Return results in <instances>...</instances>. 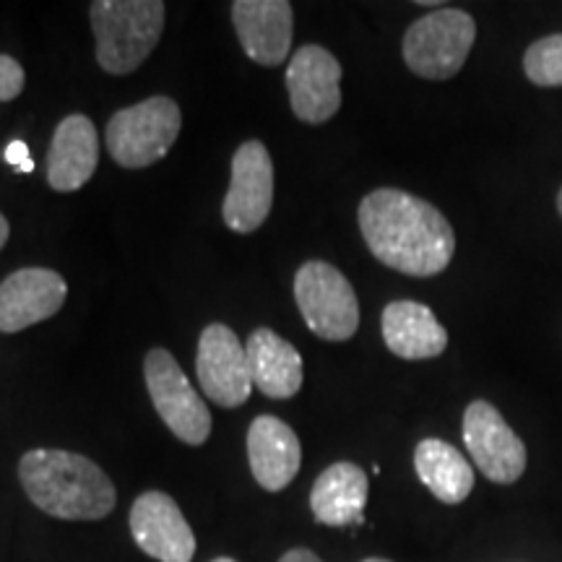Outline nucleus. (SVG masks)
Wrapping results in <instances>:
<instances>
[{"label":"nucleus","instance_id":"39448f33","mask_svg":"<svg viewBox=\"0 0 562 562\" xmlns=\"http://www.w3.org/2000/svg\"><path fill=\"white\" fill-rule=\"evenodd\" d=\"M476 40V24L467 11L442 5L414 21L404 34V60L414 76L448 81L463 68Z\"/></svg>","mask_w":562,"mask_h":562},{"label":"nucleus","instance_id":"4be33fe9","mask_svg":"<svg viewBox=\"0 0 562 562\" xmlns=\"http://www.w3.org/2000/svg\"><path fill=\"white\" fill-rule=\"evenodd\" d=\"M26 74L21 63L0 53V102H13L24 91Z\"/></svg>","mask_w":562,"mask_h":562},{"label":"nucleus","instance_id":"20e7f679","mask_svg":"<svg viewBox=\"0 0 562 562\" xmlns=\"http://www.w3.org/2000/svg\"><path fill=\"white\" fill-rule=\"evenodd\" d=\"M182 115L172 97L157 94L117 110L110 117L104 140L110 157L125 170H144L170 154L180 136Z\"/></svg>","mask_w":562,"mask_h":562},{"label":"nucleus","instance_id":"aec40b11","mask_svg":"<svg viewBox=\"0 0 562 562\" xmlns=\"http://www.w3.org/2000/svg\"><path fill=\"white\" fill-rule=\"evenodd\" d=\"M414 469L419 482L446 505H459L472 495L474 469L451 442L427 438L414 448Z\"/></svg>","mask_w":562,"mask_h":562},{"label":"nucleus","instance_id":"4468645a","mask_svg":"<svg viewBox=\"0 0 562 562\" xmlns=\"http://www.w3.org/2000/svg\"><path fill=\"white\" fill-rule=\"evenodd\" d=\"M232 24L245 55L263 68H277L292 50L294 13L286 0H235Z\"/></svg>","mask_w":562,"mask_h":562},{"label":"nucleus","instance_id":"cd10ccee","mask_svg":"<svg viewBox=\"0 0 562 562\" xmlns=\"http://www.w3.org/2000/svg\"><path fill=\"white\" fill-rule=\"evenodd\" d=\"M211 562H237V560H232V558H216V560H211Z\"/></svg>","mask_w":562,"mask_h":562},{"label":"nucleus","instance_id":"b1692460","mask_svg":"<svg viewBox=\"0 0 562 562\" xmlns=\"http://www.w3.org/2000/svg\"><path fill=\"white\" fill-rule=\"evenodd\" d=\"M279 562H323V560L315 552L305 550V547H297V550H290V552L281 554Z\"/></svg>","mask_w":562,"mask_h":562},{"label":"nucleus","instance_id":"7ed1b4c3","mask_svg":"<svg viewBox=\"0 0 562 562\" xmlns=\"http://www.w3.org/2000/svg\"><path fill=\"white\" fill-rule=\"evenodd\" d=\"M159 0H97L89 5L97 63L104 74L128 76L144 66L165 30Z\"/></svg>","mask_w":562,"mask_h":562},{"label":"nucleus","instance_id":"2eb2a0df","mask_svg":"<svg viewBox=\"0 0 562 562\" xmlns=\"http://www.w3.org/2000/svg\"><path fill=\"white\" fill-rule=\"evenodd\" d=\"M100 165V138L87 115L63 117L47 149V186L58 193H76L94 178Z\"/></svg>","mask_w":562,"mask_h":562},{"label":"nucleus","instance_id":"ddd939ff","mask_svg":"<svg viewBox=\"0 0 562 562\" xmlns=\"http://www.w3.org/2000/svg\"><path fill=\"white\" fill-rule=\"evenodd\" d=\"M68 297V284L58 271L26 266L0 281V334H19L24 328L53 318Z\"/></svg>","mask_w":562,"mask_h":562},{"label":"nucleus","instance_id":"dca6fc26","mask_svg":"<svg viewBox=\"0 0 562 562\" xmlns=\"http://www.w3.org/2000/svg\"><path fill=\"white\" fill-rule=\"evenodd\" d=\"M248 461L252 476L266 492H281L300 474V438L284 419L261 414L248 430Z\"/></svg>","mask_w":562,"mask_h":562},{"label":"nucleus","instance_id":"bb28decb","mask_svg":"<svg viewBox=\"0 0 562 562\" xmlns=\"http://www.w3.org/2000/svg\"><path fill=\"white\" fill-rule=\"evenodd\" d=\"M362 562H391V560H383V558H368V560H362Z\"/></svg>","mask_w":562,"mask_h":562},{"label":"nucleus","instance_id":"0eeeda50","mask_svg":"<svg viewBox=\"0 0 562 562\" xmlns=\"http://www.w3.org/2000/svg\"><path fill=\"white\" fill-rule=\"evenodd\" d=\"M144 378L154 409L170 427L175 438L193 448L203 446L211 435V412L188 381L172 351L161 347L149 349L144 360Z\"/></svg>","mask_w":562,"mask_h":562},{"label":"nucleus","instance_id":"423d86ee","mask_svg":"<svg viewBox=\"0 0 562 562\" xmlns=\"http://www.w3.org/2000/svg\"><path fill=\"white\" fill-rule=\"evenodd\" d=\"M302 321L323 341H347L360 328V302L347 277L326 261H307L294 273Z\"/></svg>","mask_w":562,"mask_h":562},{"label":"nucleus","instance_id":"5701e85b","mask_svg":"<svg viewBox=\"0 0 562 562\" xmlns=\"http://www.w3.org/2000/svg\"><path fill=\"white\" fill-rule=\"evenodd\" d=\"M5 161L21 175L34 172V159L30 157V146H26L24 140H11V144L5 146Z\"/></svg>","mask_w":562,"mask_h":562},{"label":"nucleus","instance_id":"a211bd4d","mask_svg":"<svg viewBox=\"0 0 562 562\" xmlns=\"http://www.w3.org/2000/svg\"><path fill=\"white\" fill-rule=\"evenodd\" d=\"M383 341L402 360H432L448 347V331L427 305L414 300L389 302L381 318Z\"/></svg>","mask_w":562,"mask_h":562},{"label":"nucleus","instance_id":"f8f14e48","mask_svg":"<svg viewBox=\"0 0 562 562\" xmlns=\"http://www.w3.org/2000/svg\"><path fill=\"white\" fill-rule=\"evenodd\" d=\"M131 533L138 550L159 562H193L195 533L167 492L149 490L131 508Z\"/></svg>","mask_w":562,"mask_h":562},{"label":"nucleus","instance_id":"f3484780","mask_svg":"<svg viewBox=\"0 0 562 562\" xmlns=\"http://www.w3.org/2000/svg\"><path fill=\"white\" fill-rule=\"evenodd\" d=\"M370 497V482L364 469L351 461L331 463L321 472L311 490V510L315 521L331 529H347L364 521V505Z\"/></svg>","mask_w":562,"mask_h":562},{"label":"nucleus","instance_id":"9d476101","mask_svg":"<svg viewBox=\"0 0 562 562\" xmlns=\"http://www.w3.org/2000/svg\"><path fill=\"white\" fill-rule=\"evenodd\" d=\"M195 372H199L203 393L216 406L237 409L250 398L252 378L248 351H245L240 336L224 323H211L201 331Z\"/></svg>","mask_w":562,"mask_h":562},{"label":"nucleus","instance_id":"6ab92c4d","mask_svg":"<svg viewBox=\"0 0 562 562\" xmlns=\"http://www.w3.org/2000/svg\"><path fill=\"white\" fill-rule=\"evenodd\" d=\"M245 351H248L252 385L263 396L284 402V398H292L302 389L305 368H302L300 351L286 339H281L277 331L256 328L248 336Z\"/></svg>","mask_w":562,"mask_h":562},{"label":"nucleus","instance_id":"a878e982","mask_svg":"<svg viewBox=\"0 0 562 562\" xmlns=\"http://www.w3.org/2000/svg\"><path fill=\"white\" fill-rule=\"evenodd\" d=\"M558 211H560V216H562V188H560V193H558Z\"/></svg>","mask_w":562,"mask_h":562},{"label":"nucleus","instance_id":"1a4fd4ad","mask_svg":"<svg viewBox=\"0 0 562 562\" xmlns=\"http://www.w3.org/2000/svg\"><path fill=\"white\" fill-rule=\"evenodd\" d=\"M273 206V161L261 140H245L232 157L229 191L222 220L237 235H250L269 220Z\"/></svg>","mask_w":562,"mask_h":562},{"label":"nucleus","instance_id":"393cba45","mask_svg":"<svg viewBox=\"0 0 562 562\" xmlns=\"http://www.w3.org/2000/svg\"><path fill=\"white\" fill-rule=\"evenodd\" d=\"M9 237H11V224L3 214H0V250H3V245L9 243Z\"/></svg>","mask_w":562,"mask_h":562},{"label":"nucleus","instance_id":"f03ea898","mask_svg":"<svg viewBox=\"0 0 562 562\" xmlns=\"http://www.w3.org/2000/svg\"><path fill=\"white\" fill-rule=\"evenodd\" d=\"M19 482L42 513L60 521H102L117 503L115 484L94 461L60 448L21 456Z\"/></svg>","mask_w":562,"mask_h":562},{"label":"nucleus","instance_id":"9b49d317","mask_svg":"<svg viewBox=\"0 0 562 562\" xmlns=\"http://www.w3.org/2000/svg\"><path fill=\"white\" fill-rule=\"evenodd\" d=\"M286 91L297 121L328 123L341 108V63L326 47L302 45L286 66Z\"/></svg>","mask_w":562,"mask_h":562},{"label":"nucleus","instance_id":"412c9836","mask_svg":"<svg viewBox=\"0 0 562 562\" xmlns=\"http://www.w3.org/2000/svg\"><path fill=\"white\" fill-rule=\"evenodd\" d=\"M524 74L537 87H562V34L531 42L524 53Z\"/></svg>","mask_w":562,"mask_h":562},{"label":"nucleus","instance_id":"f257e3e1","mask_svg":"<svg viewBox=\"0 0 562 562\" xmlns=\"http://www.w3.org/2000/svg\"><path fill=\"white\" fill-rule=\"evenodd\" d=\"M357 222L372 256L406 277H438L456 252L451 222L432 203L396 188L364 195Z\"/></svg>","mask_w":562,"mask_h":562},{"label":"nucleus","instance_id":"6e6552de","mask_svg":"<svg viewBox=\"0 0 562 562\" xmlns=\"http://www.w3.org/2000/svg\"><path fill=\"white\" fill-rule=\"evenodd\" d=\"M463 442L476 469L495 484H516L526 472V446L497 406L476 398L463 412Z\"/></svg>","mask_w":562,"mask_h":562}]
</instances>
